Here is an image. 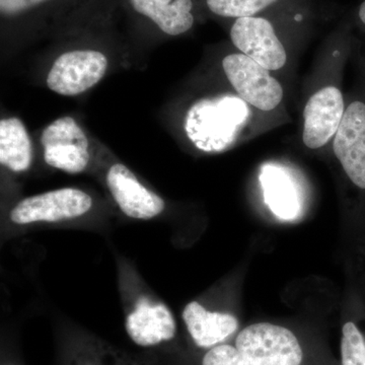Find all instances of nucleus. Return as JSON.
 Listing matches in <instances>:
<instances>
[{"label": "nucleus", "mask_w": 365, "mask_h": 365, "mask_svg": "<svg viewBox=\"0 0 365 365\" xmlns=\"http://www.w3.org/2000/svg\"><path fill=\"white\" fill-rule=\"evenodd\" d=\"M230 39L240 53L269 71L285 66L287 53L270 21L259 16L237 19L230 29Z\"/></svg>", "instance_id": "obj_8"}, {"label": "nucleus", "mask_w": 365, "mask_h": 365, "mask_svg": "<svg viewBox=\"0 0 365 365\" xmlns=\"http://www.w3.org/2000/svg\"><path fill=\"white\" fill-rule=\"evenodd\" d=\"M49 1L51 0H0V13L4 18H14Z\"/></svg>", "instance_id": "obj_20"}, {"label": "nucleus", "mask_w": 365, "mask_h": 365, "mask_svg": "<svg viewBox=\"0 0 365 365\" xmlns=\"http://www.w3.org/2000/svg\"><path fill=\"white\" fill-rule=\"evenodd\" d=\"M201 365H250L235 345L223 343L204 353Z\"/></svg>", "instance_id": "obj_19"}, {"label": "nucleus", "mask_w": 365, "mask_h": 365, "mask_svg": "<svg viewBox=\"0 0 365 365\" xmlns=\"http://www.w3.org/2000/svg\"><path fill=\"white\" fill-rule=\"evenodd\" d=\"M108 60L103 53L76 50L60 55L47 76L50 90L62 96H76L104 78Z\"/></svg>", "instance_id": "obj_7"}, {"label": "nucleus", "mask_w": 365, "mask_h": 365, "mask_svg": "<svg viewBox=\"0 0 365 365\" xmlns=\"http://www.w3.org/2000/svg\"><path fill=\"white\" fill-rule=\"evenodd\" d=\"M235 345L250 365H304L306 359V350L295 333L266 322L242 329Z\"/></svg>", "instance_id": "obj_2"}, {"label": "nucleus", "mask_w": 365, "mask_h": 365, "mask_svg": "<svg viewBox=\"0 0 365 365\" xmlns=\"http://www.w3.org/2000/svg\"><path fill=\"white\" fill-rule=\"evenodd\" d=\"M340 354L341 365H365V337L353 322L342 327Z\"/></svg>", "instance_id": "obj_18"}, {"label": "nucleus", "mask_w": 365, "mask_h": 365, "mask_svg": "<svg viewBox=\"0 0 365 365\" xmlns=\"http://www.w3.org/2000/svg\"><path fill=\"white\" fill-rule=\"evenodd\" d=\"M359 18L362 25L365 26V0L360 4L359 9Z\"/></svg>", "instance_id": "obj_21"}, {"label": "nucleus", "mask_w": 365, "mask_h": 365, "mask_svg": "<svg viewBox=\"0 0 365 365\" xmlns=\"http://www.w3.org/2000/svg\"><path fill=\"white\" fill-rule=\"evenodd\" d=\"M137 14L150 19L162 32L179 36L194 25L192 0H129Z\"/></svg>", "instance_id": "obj_13"}, {"label": "nucleus", "mask_w": 365, "mask_h": 365, "mask_svg": "<svg viewBox=\"0 0 365 365\" xmlns=\"http://www.w3.org/2000/svg\"><path fill=\"white\" fill-rule=\"evenodd\" d=\"M107 185L120 210L128 217L148 220L162 215V197L146 188L123 163H114L107 174Z\"/></svg>", "instance_id": "obj_11"}, {"label": "nucleus", "mask_w": 365, "mask_h": 365, "mask_svg": "<svg viewBox=\"0 0 365 365\" xmlns=\"http://www.w3.org/2000/svg\"><path fill=\"white\" fill-rule=\"evenodd\" d=\"M222 68L232 88L247 104L262 112H271L283 100V88L271 71L242 53L227 55Z\"/></svg>", "instance_id": "obj_3"}, {"label": "nucleus", "mask_w": 365, "mask_h": 365, "mask_svg": "<svg viewBox=\"0 0 365 365\" xmlns=\"http://www.w3.org/2000/svg\"><path fill=\"white\" fill-rule=\"evenodd\" d=\"M265 198L274 215L282 220L297 217L299 206L297 192L287 176L277 169L264 170L261 176Z\"/></svg>", "instance_id": "obj_15"}, {"label": "nucleus", "mask_w": 365, "mask_h": 365, "mask_svg": "<svg viewBox=\"0 0 365 365\" xmlns=\"http://www.w3.org/2000/svg\"><path fill=\"white\" fill-rule=\"evenodd\" d=\"M41 143L44 148L45 162L50 167L68 174H79L88 168V138L72 118H60L46 127Z\"/></svg>", "instance_id": "obj_6"}, {"label": "nucleus", "mask_w": 365, "mask_h": 365, "mask_svg": "<svg viewBox=\"0 0 365 365\" xmlns=\"http://www.w3.org/2000/svg\"><path fill=\"white\" fill-rule=\"evenodd\" d=\"M68 365H143L126 353L104 343L86 345L69 360Z\"/></svg>", "instance_id": "obj_16"}, {"label": "nucleus", "mask_w": 365, "mask_h": 365, "mask_svg": "<svg viewBox=\"0 0 365 365\" xmlns=\"http://www.w3.org/2000/svg\"><path fill=\"white\" fill-rule=\"evenodd\" d=\"M9 365H13V364H9Z\"/></svg>", "instance_id": "obj_22"}, {"label": "nucleus", "mask_w": 365, "mask_h": 365, "mask_svg": "<svg viewBox=\"0 0 365 365\" xmlns=\"http://www.w3.org/2000/svg\"><path fill=\"white\" fill-rule=\"evenodd\" d=\"M30 137L23 122L9 118L0 122V163L14 173L26 172L32 163Z\"/></svg>", "instance_id": "obj_14"}, {"label": "nucleus", "mask_w": 365, "mask_h": 365, "mask_svg": "<svg viewBox=\"0 0 365 365\" xmlns=\"http://www.w3.org/2000/svg\"><path fill=\"white\" fill-rule=\"evenodd\" d=\"M91 206L93 199L81 190H54L21 200L9 212V220L16 225L66 222L85 215Z\"/></svg>", "instance_id": "obj_4"}, {"label": "nucleus", "mask_w": 365, "mask_h": 365, "mask_svg": "<svg viewBox=\"0 0 365 365\" xmlns=\"http://www.w3.org/2000/svg\"><path fill=\"white\" fill-rule=\"evenodd\" d=\"M125 330L134 344L155 348L176 338L177 322L170 307L141 284L129 269L120 274Z\"/></svg>", "instance_id": "obj_1"}, {"label": "nucleus", "mask_w": 365, "mask_h": 365, "mask_svg": "<svg viewBox=\"0 0 365 365\" xmlns=\"http://www.w3.org/2000/svg\"><path fill=\"white\" fill-rule=\"evenodd\" d=\"M194 344L207 350L227 342L239 330V321L232 314L211 312L198 302H191L182 314Z\"/></svg>", "instance_id": "obj_12"}, {"label": "nucleus", "mask_w": 365, "mask_h": 365, "mask_svg": "<svg viewBox=\"0 0 365 365\" xmlns=\"http://www.w3.org/2000/svg\"><path fill=\"white\" fill-rule=\"evenodd\" d=\"M346 106L344 95L338 86H326L314 91L304 110L302 141L307 148L319 150L333 140Z\"/></svg>", "instance_id": "obj_9"}, {"label": "nucleus", "mask_w": 365, "mask_h": 365, "mask_svg": "<svg viewBox=\"0 0 365 365\" xmlns=\"http://www.w3.org/2000/svg\"><path fill=\"white\" fill-rule=\"evenodd\" d=\"M235 106L230 100L202 101L194 106L187 117V133L205 151L222 150L232 141Z\"/></svg>", "instance_id": "obj_10"}, {"label": "nucleus", "mask_w": 365, "mask_h": 365, "mask_svg": "<svg viewBox=\"0 0 365 365\" xmlns=\"http://www.w3.org/2000/svg\"><path fill=\"white\" fill-rule=\"evenodd\" d=\"M277 0H206L213 14L225 18H247L267 9Z\"/></svg>", "instance_id": "obj_17"}, {"label": "nucleus", "mask_w": 365, "mask_h": 365, "mask_svg": "<svg viewBox=\"0 0 365 365\" xmlns=\"http://www.w3.org/2000/svg\"><path fill=\"white\" fill-rule=\"evenodd\" d=\"M333 151L353 186L365 191V93L347 103Z\"/></svg>", "instance_id": "obj_5"}]
</instances>
